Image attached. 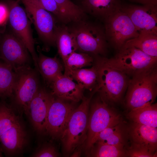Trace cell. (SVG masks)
Here are the masks:
<instances>
[{
  "instance_id": "8992f818",
  "label": "cell",
  "mask_w": 157,
  "mask_h": 157,
  "mask_svg": "<svg viewBox=\"0 0 157 157\" xmlns=\"http://www.w3.org/2000/svg\"><path fill=\"white\" fill-rule=\"evenodd\" d=\"M90 112L87 138L83 149L87 156L100 132L122 121L121 116L100 97L92 103Z\"/></svg>"
},
{
  "instance_id": "836d02e7",
  "label": "cell",
  "mask_w": 157,
  "mask_h": 157,
  "mask_svg": "<svg viewBox=\"0 0 157 157\" xmlns=\"http://www.w3.org/2000/svg\"><path fill=\"white\" fill-rule=\"evenodd\" d=\"M7 10L6 7L0 4V23L3 21L6 18Z\"/></svg>"
},
{
  "instance_id": "e575fe53",
  "label": "cell",
  "mask_w": 157,
  "mask_h": 157,
  "mask_svg": "<svg viewBox=\"0 0 157 157\" xmlns=\"http://www.w3.org/2000/svg\"></svg>"
},
{
  "instance_id": "30bf717a",
  "label": "cell",
  "mask_w": 157,
  "mask_h": 157,
  "mask_svg": "<svg viewBox=\"0 0 157 157\" xmlns=\"http://www.w3.org/2000/svg\"><path fill=\"white\" fill-rule=\"evenodd\" d=\"M8 21L11 31L26 47L32 57L35 68L38 71V55L30 21L26 12L17 2L14 3L8 11Z\"/></svg>"
},
{
  "instance_id": "ba28073f",
  "label": "cell",
  "mask_w": 157,
  "mask_h": 157,
  "mask_svg": "<svg viewBox=\"0 0 157 157\" xmlns=\"http://www.w3.org/2000/svg\"><path fill=\"white\" fill-rule=\"evenodd\" d=\"M14 70L15 79L13 94L15 103L26 114L31 101L40 87L39 72L30 65L18 67Z\"/></svg>"
},
{
  "instance_id": "d6986e66",
  "label": "cell",
  "mask_w": 157,
  "mask_h": 157,
  "mask_svg": "<svg viewBox=\"0 0 157 157\" xmlns=\"http://www.w3.org/2000/svg\"><path fill=\"white\" fill-rule=\"evenodd\" d=\"M37 50L39 72L46 84L49 85L58 76L63 74V65L56 56L49 57L43 54L39 48H37Z\"/></svg>"
},
{
  "instance_id": "d6a6232c",
  "label": "cell",
  "mask_w": 157,
  "mask_h": 157,
  "mask_svg": "<svg viewBox=\"0 0 157 157\" xmlns=\"http://www.w3.org/2000/svg\"><path fill=\"white\" fill-rule=\"evenodd\" d=\"M130 2L142 4V5L151 4L157 6V0H127Z\"/></svg>"
},
{
  "instance_id": "5b68a950",
  "label": "cell",
  "mask_w": 157,
  "mask_h": 157,
  "mask_svg": "<svg viewBox=\"0 0 157 157\" xmlns=\"http://www.w3.org/2000/svg\"><path fill=\"white\" fill-rule=\"evenodd\" d=\"M94 57L98 72L97 92L99 93L100 97L108 104L119 102L127 88L129 77L103 63L97 55Z\"/></svg>"
},
{
  "instance_id": "6da1fadb",
  "label": "cell",
  "mask_w": 157,
  "mask_h": 157,
  "mask_svg": "<svg viewBox=\"0 0 157 157\" xmlns=\"http://www.w3.org/2000/svg\"><path fill=\"white\" fill-rule=\"evenodd\" d=\"M93 91L89 97L84 96L80 105L75 108L60 139L65 156H78L83 149L87 138L90 101Z\"/></svg>"
},
{
  "instance_id": "2e32d148",
  "label": "cell",
  "mask_w": 157,
  "mask_h": 157,
  "mask_svg": "<svg viewBox=\"0 0 157 157\" xmlns=\"http://www.w3.org/2000/svg\"><path fill=\"white\" fill-rule=\"evenodd\" d=\"M128 131L132 144L156 153L157 128L133 122L128 127Z\"/></svg>"
},
{
  "instance_id": "277c9868",
  "label": "cell",
  "mask_w": 157,
  "mask_h": 157,
  "mask_svg": "<svg viewBox=\"0 0 157 157\" xmlns=\"http://www.w3.org/2000/svg\"><path fill=\"white\" fill-rule=\"evenodd\" d=\"M125 104L130 110L150 104L157 94V66L129 79Z\"/></svg>"
},
{
  "instance_id": "4fadbf2b",
  "label": "cell",
  "mask_w": 157,
  "mask_h": 157,
  "mask_svg": "<svg viewBox=\"0 0 157 157\" xmlns=\"http://www.w3.org/2000/svg\"><path fill=\"white\" fill-rule=\"evenodd\" d=\"M75 108L73 105L53 95L45 133L53 139H60Z\"/></svg>"
},
{
  "instance_id": "7a4b0ae2",
  "label": "cell",
  "mask_w": 157,
  "mask_h": 157,
  "mask_svg": "<svg viewBox=\"0 0 157 157\" xmlns=\"http://www.w3.org/2000/svg\"><path fill=\"white\" fill-rule=\"evenodd\" d=\"M72 23L68 27L74 39L77 51L93 55L105 56L108 44L104 26L84 18Z\"/></svg>"
},
{
  "instance_id": "ac0fdd59",
  "label": "cell",
  "mask_w": 157,
  "mask_h": 157,
  "mask_svg": "<svg viewBox=\"0 0 157 157\" xmlns=\"http://www.w3.org/2000/svg\"><path fill=\"white\" fill-rule=\"evenodd\" d=\"M0 142L8 154H14L22 150L26 142V135L20 122L0 136Z\"/></svg>"
},
{
  "instance_id": "484cf974",
  "label": "cell",
  "mask_w": 157,
  "mask_h": 157,
  "mask_svg": "<svg viewBox=\"0 0 157 157\" xmlns=\"http://www.w3.org/2000/svg\"><path fill=\"white\" fill-rule=\"evenodd\" d=\"M88 156L95 157H127L126 149L122 146L96 142L91 149Z\"/></svg>"
},
{
  "instance_id": "ffe728a7",
  "label": "cell",
  "mask_w": 157,
  "mask_h": 157,
  "mask_svg": "<svg viewBox=\"0 0 157 157\" xmlns=\"http://www.w3.org/2000/svg\"><path fill=\"white\" fill-rule=\"evenodd\" d=\"M129 138L128 127L122 121L102 131L98 135L96 142L125 147Z\"/></svg>"
},
{
  "instance_id": "3957f363",
  "label": "cell",
  "mask_w": 157,
  "mask_h": 157,
  "mask_svg": "<svg viewBox=\"0 0 157 157\" xmlns=\"http://www.w3.org/2000/svg\"><path fill=\"white\" fill-rule=\"evenodd\" d=\"M108 66L132 77L157 66V58L146 54L133 47L124 45L113 57L108 58L98 55Z\"/></svg>"
},
{
  "instance_id": "1f68e13d",
  "label": "cell",
  "mask_w": 157,
  "mask_h": 157,
  "mask_svg": "<svg viewBox=\"0 0 157 157\" xmlns=\"http://www.w3.org/2000/svg\"><path fill=\"white\" fill-rule=\"evenodd\" d=\"M59 156V153L54 147L47 144L42 146L33 156L36 157H55Z\"/></svg>"
},
{
  "instance_id": "8fae6325",
  "label": "cell",
  "mask_w": 157,
  "mask_h": 157,
  "mask_svg": "<svg viewBox=\"0 0 157 157\" xmlns=\"http://www.w3.org/2000/svg\"><path fill=\"white\" fill-rule=\"evenodd\" d=\"M0 58L13 70L30 65L33 60L26 47L11 30L0 34Z\"/></svg>"
},
{
  "instance_id": "e0dca14e",
  "label": "cell",
  "mask_w": 157,
  "mask_h": 157,
  "mask_svg": "<svg viewBox=\"0 0 157 157\" xmlns=\"http://www.w3.org/2000/svg\"><path fill=\"white\" fill-rule=\"evenodd\" d=\"M122 3L121 0H82L80 8L104 22L120 9Z\"/></svg>"
},
{
  "instance_id": "7402d4cb",
  "label": "cell",
  "mask_w": 157,
  "mask_h": 157,
  "mask_svg": "<svg viewBox=\"0 0 157 157\" xmlns=\"http://www.w3.org/2000/svg\"><path fill=\"white\" fill-rule=\"evenodd\" d=\"M66 75L75 81L84 90L86 89L91 91L97 87L98 69L94 63L90 68L70 70Z\"/></svg>"
},
{
  "instance_id": "603a6c76",
  "label": "cell",
  "mask_w": 157,
  "mask_h": 157,
  "mask_svg": "<svg viewBox=\"0 0 157 157\" xmlns=\"http://www.w3.org/2000/svg\"><path fill=\"white\" fill-rule=\"evenodd\" d=\"M128 116L133 122L157 128V104L146 105L131 110Z\"/></svg>"
},
{
  "instance_id": "4dcf8cb0",
  "label": "cell",
  "mask_w": 157,
  "mask_h": 157,
  "mask_svg": "<svg viewBox=\"0 0 157 157\" xmlns=\"http://www.w3.org/2000/svg\"><path fill=\"white\" fill-rule=\"evenodd\" d=\"M127 157H157L156 153L151 152L137 145L131 144L130 147L126 149Z\"/></svg>"
},
{
  "instance_id": "52a82bcc",
  "label": "cell",
  "mask_w": 157,
  "mask_h": 157,
  "mask_svg": "<svg viewBox=\"0 0 157 157\" xmlns=\"http://www.w3.org/2000/svg\"><path fill=\"white\" fill-rule=\"evenodd\" d=\"M24 5L28 17L33 23L43 44L42 50L48 51L55 45L58 26L55 18L45 10L38 0H20Z\"/></svg>"
},
{
  "instance_id": "d4e9b609",
  "label": "cell",
  "mask_w": 157,
  "mask_h": 157,
  "mask_svg": "<svg viewBox=\"0 0 157 157\" xmlns=\"http://www.w3.org/2000/svg\"><path fill=\"white\" fill-rule=\"evenodd\" d=\"M15 73L12 68L0 62V97L11 96L13 94Z\"/></svg>"
},
{
  "instance_id": "7c38bea8",
  "label": "cell",
  "mask_w": 157,
  "mask_h": 157,
  "mask_svg": "<svg viewBox=\"0 0 157 157\" xmlns=\"http://www.w3.org/2000/svg\"><path fill=\"white\" fill-rule=\"evenodd\" d=\"M120 9L128 15L139 33L157 35V5H138L122 2Z\"/></svg>"
},
{
  "instance_id": "f546056e",
  "label": "cell",
  "mask_w": 157,
  "mask_h": 157,
  "mask_svg": "<svg viewBox=\"0 0 157 157\" xmlns=\"http://www.w3.org/2000/svg\"><path fill=\"white\" fill-rule=\"evenodd\" d=\"M46 10L52 13L60 22L65 24L71 22L67 15L62 11L54 0H38Z\"/></svg>"
},
{
  "instance_id": "9c48e42d",
  "label": "cell",
  "mask_w": 157,
  "mask_h": 157,
  "mask_svg": "<svg viewBox=\"0 0 157 157\" xmlns=\"http://www.w3.org/2000/svg\"><path fill=\"white\" fill-rule=\"evenodd\" d=\"M104 22L108 43L118 51L127 40L139 35L129 16L120 8L106 18Z\"/></svg>"
},
{
  "instance_id": "44dd1931",
  "label": "cell",
  "mask_w": 157,
  "mask_h": 157,
  "mask_svg": "<svg viewBox=\"0 0 157 157\" xmlns=\"http://www.w3.org/2000/svg\"><path fill=\"white\" fill-rule=\"evenodd\" d=\"M56 44L58 53L63 60L64 66L69 56L73 52L77 51L74 38L68 27L65 25L58 26Z\"/></svg>"
},
{
  "instance_id": "9a60e30c",
  "label": "cell",
  "mask_w": 157,
  "mask_h": 157,
  "mask_svg": "<svg viewBox=\"0 0 157 157\" xmlns=\"http://www.w3.org/2000/svg\"><path fill=\"white\" fill-rule=\"evenodd\" d=\"M49 85L53 95L65 101L78 102L84 97V89L70 77L64 74L58 76Z\"/></svg>"
},
{
  "instance_id": "83f0119b",
  "label": "cell",
  "mask_w": 157,
  "mask_h": 157,
  "mask_svg": "<svg viewBox=\"0 0 157 157\" xmlns=\"http://www.w3.org/2000/svg\"><path fill=\"white\" fill-rule=\"evenodd\" d=\"M54 0L71 22L78 21L84 18V13L78 6L70 0Z\"/></svg>"
},
{
  "instance_id": "f1b7e54d",
  "label": "cell",
  "mask_w": 157,
  "mask_h": 157,
  "mask_svg": "<svg viewBox=\"0 0 157 157\" xmlns=\"http://www.w3.org/2000/svg\"><path fill=\"white\" fill-rule=\"evenodd\" d=\"M19 122L18 117L11 109L3 104H0V136Z\"/></svg>"
},
{
  "instance_id": "cb8c5ba5",
  "label": "cell",
  "mask_w": 157,
  "mask_h": 157,
  "mask_svg": "<svg viewBox=\"0 0 157 157\" xmlns=\"http://www.w3.org/2000/svg\"><path fill=\"white\" fill-rule=\"evenodd\" d=\"M124 45L134 47L150 56L157 58V35L140 33L137 37L127 40Z\"/></svg>"
},
{
  "instance_id": "5bb4252c",
  "label": "cell",
  "mask_w": 157,
  "mask_h": 157,
  "mask_svg": "<svg viewBox=\"0 0 157 157\" xmlns=\"http://www.w3.org/2000/svg\"><path fill=\"white\" fill-rule=\"evenodd\" d=\"M53 97L51 93L40 87L31 101L26 114L39 133H45L49 106Z\"/></svg>"
},
{
  "instance_id": "4316f807",
  "label": "cell",
  "mask_w": 157,
  "mask_h": 157,
  "mask_svg": "<svg viewBox=\"0 0 157 157\" xmlns=\"http://www.w3.org/2000/svg\"><path fill=\"white\" fill-rule=\"evenodd\" d=\"M92 55L85 53L73 52L66 60L64 66V74L66 75L70 70L82 68L93 65L94 59Z\"/></svg>"
}]
</instances>
